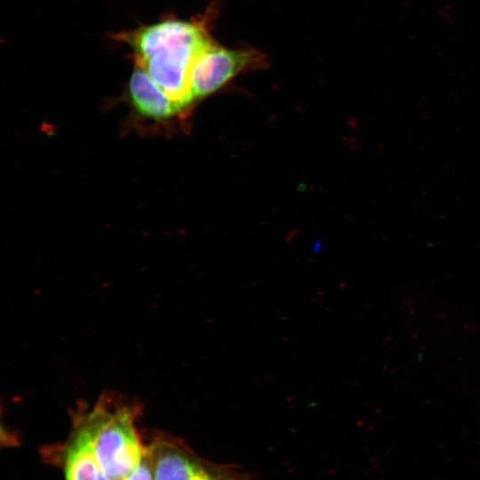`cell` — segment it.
<instances>
[{
    "mask_svg": "<svg viewBox=\"0 0 480 480\" xmlns=\"http://www.w3.org/2000/svg\"><path fill=\"white\" fill-rule=\"evenodd\" d=\"M135 64L183 109L193 102L190 74L198 56L212 44L199 22L169 20L123 36Z\"/></svg>",
    "mask_w": 480,
    "mask_h": 480,
    "instance_id": "obj_1",
    "label": "cell"
},
{
    "mask_svg": "<svg viewBox=\"0 0 480 480\" xmlns=\"http://www.w3.org/2000/svg\"><path fill=\"white\" fill-rule=\"evenodd\" d=\"M136 405L103 396L78 410L71 434L80 438L111 480H124L139 464L145 446L137 432Z\"/></svg>",
    "mask_w": 480,
    "mask_h": 480,
    "instance_id": "obj_2",
    "label": "cell"
},
{
    "mask_svg": "<svg viewBox=\"0 0 480 480\" xmlns=\"http://www.w3.org/2000/svg\"><path fill=\"white\" fill-rule=\"evenodd\" d=\"M155 480H252L249 471L236 464H219L195 452L175 436L157 435L148 446Z\"/></svg>",
    "mask_w": 480,
    "mask_h": 480,
    "instance_id": "obj_3",
    "label": "cell"
},
{
    "mask_svg": "<svg viewBox=\"0 0 480 480\" xmlns=\"http://www.w3.org/2000/svg\"><path fill=\"white\" fill-rule=\"evenodd\" d=\"M265 57L252 50H229L212 43L196 60L190 74L192 100H202L238 73L262 67Z\"/></svg>",
    "mask_w": 480,
    "mask_h": 480,
    "instance_id": "obj_4",
    "label": "cell"
},
{
    "mask_svg": "<svg viewBox=\"0 0 480 480\" xmlns=\"http://www.w3.org/2000/svg\"><path fill=\"white\" fill-rule=\"evenodd\" d=\"M129 96L138 113L156 121L167 120L184 110L137 65L129 81Z\"/></svg>",
    "mask_w": 480,
    "mask_h": 480,
    "instance_id": "obj_5",
    "label": "cell"
},
{
    "mask_svg": "<svg viewBox=\"0 0 480 480\" xmlns=\"http://www.w3.org/2000/svg\"><path fill=\"white\" fill-rule=\"evenodd\" d=\"M66 480H99L101 469L87 445L70 435L63 449Z\"/></svg>",
    "mask_w": 480,
    "mask_h": 480,
    "instance_id": "obj_6",
    "label": "cell"
},
{
    "mask_svg": "<svg viewBox=\"0 0 480 480\" xmlns=\"http://www.w3.org/2000/svg\"><path fill=\"white\" fill-rule=\"evenodd\" d=\"M124 480H155L154 461L148 447H145L139 464Z\"/></svg>",
    "mask_w": 480,
    "mask_h": 480,
    "instance_id": "obj_7",
    "label": "cell"
}]
</instances>
